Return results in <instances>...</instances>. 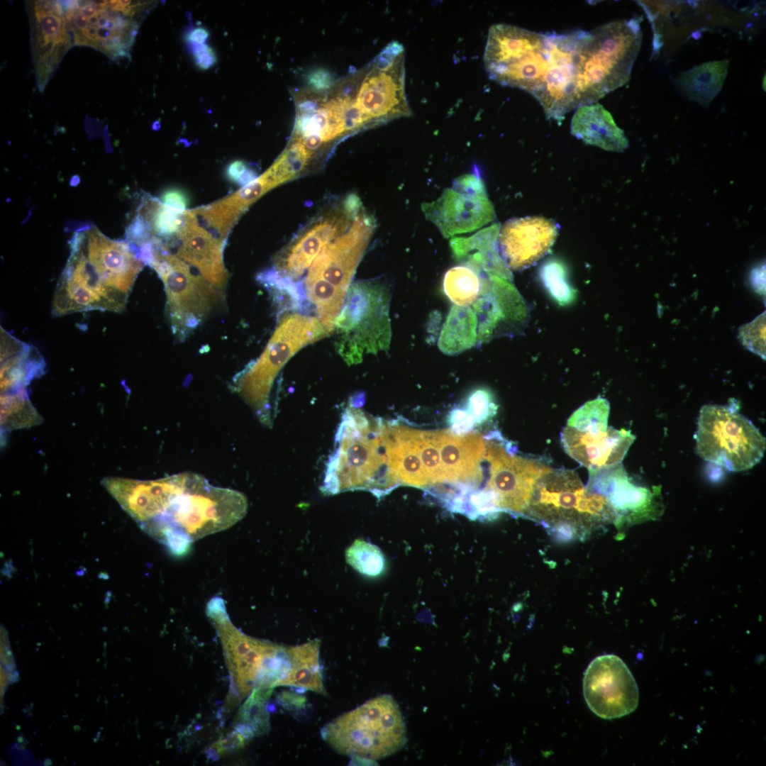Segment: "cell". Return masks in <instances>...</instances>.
<instances>
[{
  "label": "cell",
  "instance_id": "1",
  "mask_svg": "<svg viewBox=\"0 0 766 766\" xmlns=\"http://www.w3.org/2000/svg\"><path fill=\"white\" fill-rule=\"evenodd\" d=\"M594 35L532 32L518 88L535 98L546 116L560 123L569 111L592 103Z\"/></svg>",
  "mask_w": 766,
  "mask_h": 766
},
{
  "label": "cell",
  "instance_id": "2",
  "mask_svg": "<svg viewBox=\"0 0 766 766\" xmlns=\"http://www.w3.org/2000/svg\"><path fill=\"white\" fill-rule=\"evenodd\" d=\"M247 510L243 493L213 486L202 475L184 472L176 474L162 514L142 530L180 556L196 540L235 525Z\"/></svg>",
  "mask_w": 766,
  "mask_h": 766
},
{
  "label": "cell",
  "instance_id": "3",
  "mask_svg": "<svg viewBox=\"0 0 766 766\" xmlns=\"http://www.w3.org/2000/svg\"><path fill=\"white\" fill-rule=\"evenodd\" d=\"M382 425L380 419L372 418L348 404L326 465L321 487L324 494L367 489L380 496L398 485L388 467L380 438Z\"/></svg>",
  "mask_w": 766,
  "mask_h": 766
},
{
  "label": "cell",
  "instance_id": "4",
  "mask_svg": "<svg viewBox=\"0 0 766 766\" xmlns=\"http://www.w3.org/2000/svg\"><path fill=\"white\" fill-rule=\"evenodd\" d=\"M524 514L559 543L584 540L616 518L608 500L587 491L575 472L553 469L537 480Z\"/></svg>",
  "mask_w": 766,
  "mask_h": 766
},
{
  "label": "cell",
  "instance_id": "5",
  "mask_svg": "<svg viewBox=\"0 0 766 766\" xmlns=\"http://www.w3.org/2000/svg\"><path fill=\"white\" fill-rule=\"evenodd\" d=\"M70 256L55 287L51 312L55 316L99 310H125L135 280L106 258L100 248L77 233Z\"/></svg>",
  "mask_w": 766,
  "mask_h": 766
},
{
  "label": "cell",
  "instance_id": "6",
  "mask_svg": "<svg viewBox=\"0 0 766 766\" xmlns=\"http://www.w3.org/2000/svg\"><path fill=\"white\" fill-rule=\"evenodd\" d=\"M373 227L370 216L359 213L348 231L324 246L308 270L301 291L328 335L334 331Z\"/></svg>",
  "mask_w": 766,
  "mask_h": 766
},
{
  "label": "cell",
  "instance_id": "7",
  "mask_svg": "<svg viewBox=\"0 0 766 766\" xmlns=\"http://www.w3.org/2000/svg\"><path fill=\"white\" fill-rule=\"evenodd\" d=\"M322 738L336 753L374 762L401 750L407 741L399 706L389 694L370 699L325 725Z\"/></svg>",
  "mask_w": 766,
  "mask_h": 766
},
{
  "label": "cell",
  "instance_id": "8",
  "mask_svg": "<svg viewBox=\"0 0 766 766\" xmlns=\"http://www.w3.org/2000/svg\"><path fill=\"white\" fill-rule=\"evenodd\" d=\"M316 317L292 313L278 324L260 356L236 374L231 389L249 406L260 422L271 427L270 393L285 364L301 348L327 336Z\"/></svg>",
  "mask_w": 766,
  "mask_h": 766
},
{
  "label": "cell",
  "instance_id": "9",
  "mask_svg": "<svg viewBox=\"0 0 766 766\" xmlns=\"http://www.w3.org/2000/svg\"><path fill=\"white\" fill-rule=\"evenodd\" d=\"M206 611L222 643L234 693L243 698L256 689L282 686L288 672L287 645L252 638L238 630L220 596L208 601Z\"/></svg>",
  "mask_w": 766,
  "mask_h": 766
},
{
  "label": "cell",
  "instance_id": "10",
  "mask_svg": "<svg viewBox=\"0 0 766 766\" xmlns=\"http://www.w3.org/2000/svg\"><path fill=\"white\" fill-rule=\"evenodd\" d=\"M390 296L389 289L380 279L351 284L334 326L338 335L337 350L348 365L361 362L365 353L389 348Z\"/></svg>",
  "mask_w": 766,
  "mask_h": 766
},
{
  "label": "cell",
  "instance_id": "11",
  "mask_svg": "<svg viewBox=\"0 0 766 766\" xmlns=\"http://www.w3.org/2000/svg\"><path fill=\"white\" fill-rule=\"evenodd\" d=\"M150 3L62 1L73 45L91 47L112 60L128 55L141 16Z\"/></svg>",
  "mask_w": 766,
  "mask_h": 766
},
{
  "label": "cell",
  "instance_id": "12",
  "mask_svg": "<svg viewBox=\"0 0 766 766\" xmlns=\"http://www.w3.org/2000/svg\"><path fill=\"white\" fill-rule=\"evenodd\" d=\"M696 453L729 472L750 470L762 458L765 438L755 425L729 406L704 405L695 435Z\"/></svg>",
  "mask_w": 766,
  "mask_h": 766
},
{
  "label": "cell",
  "instance_id": "13",
  "mask_svg": "<svg viewBox=\"0 0 766 766\" xmlns=\"http://www.w3.org/2000/svg\"><path fill=\"white\" fill-rule=\"evenodd\" d=\"M148 265L162 280L166 313L172 333L179 341L195 331L224 299V293L171 253L162 242L153 243Z\"/></svg>",
  "mask_w": 766,
  "mask_h": 766
},
{
  "label": "cell",
  "instance_id": "14",
  "mask_svg": "<svg viewBox=\"0 0 766 766\" xmlns=\"http://www.w3.org/2000/svg\"><path fill=\"white\" fill-rule=\"evenodd\" d=\"M403 45L392 42L357 72L355 106L367 128L412 113L405 91Z\"/></svg>",
  "mask_w": 766,
  "mask_h": 766
},
{
  "label": "cell",
  "instance_id": "15",
  "mask_svg": "<svg viewBox=\"0 0 766 766\" xmlns=\"http://www.w3.org/2000/svg\"><path fill=\"white\" fill-rule=\"evenodd\" d=\"M609 403L588 401L569 418L561 433L565 452L589 471L621 463L635 437L630 431L608 426Z\"/></svg>",
  "mask_w": 766,
  "mask_h": 766
},
{
  "label": "cell",
  "instance_id": "16",
  "mask_svg": "<svg viewBox=\"0 0 766 766\" xmlns=\"http://www.w3.org/2000/svg\"><path fill=\"white\" fill-rule=\"evenodd\" d=\"M583 694L591 711L604 719L625 716L638 704L635 680L615 655H603L592 660L584 672Z\"/></svg>",
  "mask_w": 766,
  "mask_h": 766
},
{
  "label": "cell",
  "instance_id": "17",
  "mask_svg": "<svg viewBox=\"0 0 766 766\" xmlns=\"http://www.w3.org/2000/svg\"><path fill=\"white\" fill-rule=\"evenodd\" d=\"M426 206V213L445 236L477 229L495 216L484 183L477 174L460 177L436 201Z\"/></svg>",
  "mask_w": 766,
  "mask_h": 766
},
{
  "label": "cell",
  "instance_id": "18",
  "mask_svg": "<svg viewBox=\"0 0 766 766\" xmlns=\"http://www.w3.org/2000/svg\"><path fill=\"white\" fill-rule=\"evenodd\" d=\"M485 457L489 465L485 489L496 494L503 511L524 514L537 480L552 468L515 456L501 443L493 440L486 444Z\"/></svg>",
  "mask_w": 766,
  "mask_h": 766
},
{
  "label": "cell",
  "instance_id": "19",
  "mask_svg": "<svg viewBox=\"0 0 766 766\" xmlns=\"http://www.w3.org/2000/svg\"><path fill=\"white\" fill-rule=\"evenodd\" d=\"M32 58L40 91L46 87L67 51L73 46L62 1H30Z\"/></svg>",
  "mask_w": 766,
  "mask_h": 766
},
{
  "label": "cell",
  "instance_id": "20",
  "mask_svg": "<svg viewBox=\"0 0 766 766\" xmlns=\"http://www.w3.org/2000/svg\"><path fill=\"white\" fill-rule=\"evenodd\" d=\"M586 489L604 496L614 510L617 528L654 518L657 493L631 482L621 462L589 471Z\"/></svg>",
  "mask_w": 766,
  "mask_h": 766
},
{
  "label": "cell",
  "instance_id": "21",
  "mask_svg": "<svg viewBox=\"0 0 766 766\" xmlns=\"http://www.w3.org/2000/svg\"><path fill=\"white\" fill-rule=\"evenodd\" d=\"M557 232V225L544 217L510 219L499 229L498 247L501 257L509 270L528 268L548 252Z\"/></svg>",
  "mask_w": 766,
  "mask_h": 766
},
{
  "label": "cell",
  "instance_id": "22",
  "mask_svg": "<svg viewBox=\"0 0 766 766\" xmlns=\"http://www.w3.org/2000/svg\"><path fill=\"white\" fill-rule=\"evenodd\" d=\"M185 222L174 254L218 289H225L229 274L223 262L226 240L213 235L201 226L193 210L185 211Z\"/></svg>",
  "mask_w": 766,
  "mask_h": 766
},
{
  "label": "cell",
  "instance_id": "23",
  "mask_svg": "<svg viewBox=\"0 0 766 766\" xmlns=\"http://www.w3.org/2000/svg\"><path fill=\"white\" fill-rule=\"evenodd\" d=\"M439 448L446 482L477 486L482 479V462L486 456L482 435H453L446 431H432Z\"/></svg>",
  "mask_w": 766,
  "mask_h": 766
},
{
  "label": "cell",
  "instance_id": "24",
  "mask_svg": "<svg viewBox=\"0 0 766 766\" xmlns=\"http://www.w3.org/2000/svg\"><path fill=\"white\" fill-rule=\"evenodd\" d=\"M345 218L329 216L300 235L277 255L272 269L279 276L294 282L300 277L326 245L335 238Z\"/></svg>",
  "mask_w": 766,
  "mask_h": 766
},
{
  "label": "cell",
  "instance_id": "25",
  "mask_svg": "<svg viewBox=\"0 0 766 766\" xmlns=\"http://www.w3.org/2000/svg\"><path fill=\"white\" fill-rule=\"evenodd\" d=\"M413 428L396 421L382 423L380 438L389 472L398 484L417 487L429 485Z\"/></svg>",
  "mask_w": 766,
  "mask_h": 766
},
{
  "label": "cell",
  "instance_id": "26",
  "mask_svg": "<svg viewBox=\"0 0 766 766\" xmlns=\"http://www.w3.org/2000/svg\"><path fill=\"white\" fill-rule=\"evenodd\" d=\"M1 394L26 389L42 374L45 363L38 351L1 328Z\"/></svg>",
  "mask_w": 766,
  "mask_h": 766
},
{
  "label": "cell",
  "instance_id": "27",
  "mask_svg": "<svg viewBox=\"0 0 766 766\" xmlns=\"http://www.w3.org/2000/svg\"><path fill=\"white\" fill-rule=\"evenodd\" d=\"M571 133L584 143L613 152H621L628 145L623 131L611 113L600 104L578 107L571 121Z\"/></svg>",
  "mask_w": 766,
  "mask_h": 766
},
{
  "label": "cell",
  "instance_id": "28",
  "mask_svg": "<svg viewBox=\"0 0 766 766\" xmlns=\"http://www.w3.org/2000/svg\"><path fill=\"white\" fill-rule=\"evenodd\" d=\"M272 188L265 173L236 192L207 206L194 209L221 238L226 239L233 226L248 207Z\"/></svg>",
  "mask_w": 766,
  "mask_h": 766
},
{
  "label": "cell",
  "instance_id": "29",
  "mask_svg": "<svg viewBox=\"0 0 766 766\" xmlns=\"http://www.w3.org/2000/svg\"><path fill=\"white\" fill-rule=\"evenodd\" d=\"M728 60H716L695 66L675 80L686 99L708 106L721 90L728 74Z\"/></svg>",
  "mask_w": 766,
  "mask_h": 766
},
{
  "label": "cell",
  "instance_id": "30",
  "mask_svg": "<svg viewBox=\"0 0 766 766\" xmlns=\"http://www.w3.org/2000/svg\"><path fill=\"white\" fill-rule=\"evenodd\" d=\"M320 647L318 639L298 645H287L289 670L283 686L328 695L320 665Z\"/></svg>",
  "mask_w": 766,
  "mask_h": 766
},
{
  "label": "cell",
  "instance_id": "31",
  "mask_svg": "<svg viewBox=\"0 0 766 766\" xmlns=\"http://www.w3.org/2000/svg\"><path fill=\"white\" fill-rule=\"evenodd\" d=\"M477 320L470 306L454 305L445 321L438 345L445 354L453 355L462 353L476 344Z\"/></svg>",
  "mask_w": 766,
  "mask_h": 766
},
{
  "label": "cell",
  "instance_id": "32",
  "mask_svg": "<svg viewBox=\"0 0 766 766\" xmlns=\"http://www.w3.org/2000/svg\"><path fill=\"white\" fill-rule=\"evenodd\" d=\"M490 275L470 262L453 267L444 275V292L455 305L469 306L479 298Z\"/></svg>",
  "mask_w": 766,
  "mask_h": 766
},
{
  "label": "cell",
  "instance_id": "33",
  "mask_svg": "<svg viewBox=\"0 0 766 766\" xmlns=\"http://www.w3.org/2000/svg\"><path fill=\"white\" fill-rule=\"evenodd\" d=\"M42 421L43 418L30 402L26 389L1 394V427L4 431L29 428Z\"/></svg>",
  "mask_w": 766,
  "mask_h": 766
},
{
  "label": "cell",
  "instance_id": "34",
  "mask_svg": "<svg viewBox=\"0 0 766 766\" xmlns=\"http://www.w3.org/2000/svg\"><path fill=\"white\" fill-rule=\"evenodd\" d=\"M272 689H256L249 695L238 716L237 731L246 739L263 735L270 728L269 715L265 703Z\"/></svg>",
  "mask_w": 766,
  "mask_h": 766
},
{
  "label": "cell",
  "instance_id": "35",
  "mask_svg": "<svg viewBox=\"0 0 766 766\" xmlns=\"http://www.w3.org/2000/svg\"><path fill=\"white\" fill-rule=\"evenodd\" d=\"M185 211L175 210L157 199L148 198L143 201L139 213L149 223L155 236L157 235L168 240L176 238L182 231L185 222Z\"/></svg>",
  "mask_w": 766,
  "mask_h": 766
},
{
  "label": "cell",
  "instance_id": "36",
  "mask_svg": "<svg viewBox=\"0 0 766 766\" xmlns=\"http://www.w3.org/2000/svg\"><path fill=\"white\" fill-rule=\"evenodd\" d=\"M345 560L361 574L376 577L384 573L385 557L379 547L362 539H356L345 550Z\"/></svg>",
  "mask_w": 766,
  "mask_h": 766
},
{
  "label": "cell",
  "instance_id": "37",
  "mask_svg": "<svg viewBox=\"0 0 766 766\" xmlns=\"http://www.w3.org/2000/svg\"><path fill=\"white\" fill-rule=\"evenodd\" d=\"M311 155L301 142L293 139L277 161L266 172L273 187L299 174Z\"/></svg>",
  "mask_w": 766,
  "mask_h": 766
},
{
  "label": "cell",
  "instance_id": "38",
  "mask_svg": "<svg viewBox=\"0 0 766 766\" xmlns=\"http://www.w3.org/2000/svg\"><path fill=\"white\" fill-rule=\"evenodd\" d=\"M413 435L429 484L446 482L439 448L432 431L413 429Z\"/></svg>",
  "mask_w": 766,
  "mask_h": 766
},
{
  "label": "cell",
  "instance_id": "39",
  "mask_svg": "<svg viewBox=\"0 0 766 766\" xmlns=\"http://www.w3.org/2000/svg\"><path fill=\"white\" fill-rule=\"evenodd\" d=\"M540 278L553 298L560 304L573 300V290L567 280L563 265L557 260H550L540 269Z\"/></svg>",
  "mask_w": 766,
  "mask_h": 766
},
{
  "label": "cell",
  "instance_id": "40",
  "mask_svg": "<svg viewBox=\"0 0 766 766\" xmlns=\"http://www.w3.org/2000/svg\"><path fill=\"white\" fill-rule=\"evenodd\" d=\"M739 337L742 343L752 352L765 359V312L753 321L740 328Z\"/></svg>",
  "mask_w": 766,
  "mask_h": 766
},
{
  "label": "cell",
  "instance_id": "41",
  "mask_svg": "<svg viewBox=\"0 0 766 766\" xmlns=\"http://www.w3.org/2000/svg\"><path fill=\"white\" fill-rule=\"evenodd\" d=\"M467 407L474 423L478 424L494 416L497 409L492 395L485 389H477L470 394L467 399Z\"/></svg>",
  "mask_w": 766,
  "mask_h": 766
},
{
  "label": "cell",
  "instance_id": "42",
  "mask_svg": "<svg viewBox=\"0 0 766 766\" xmlns=\"http://www.w3.org/2000/svg\"><path fill=\"white\" fill-rule=\"evenodd\" d=\"M127 235L129 241L138 247L155 237L150 225L139 212L129 225Z\"/></svg>",
  "mask_w": 766,
  "mask_h": 766
},
{
  "label": "cell",
  "instance_id": "43",
  "mask_svg": "<svg viewBox=\"0 0 766 766\" xmlns=\"http://www.w3.org/2000/svg\"><path fill=\"white\" fill-rule=\"evenodd\" d=\"M449 422L452 431L459 435L471 431L475 424L471 413L462 409H453L450 413Z\"/></svg>",
  "mask_w": 766,
  "mask_h": 766
},
{
  "label": "cell",
  "instance_id": "44",
  "mask_svg": "<svg viewBox=\"0 0 766 766\" xmlns=\"http://www.w3.org/2000/svg\"><path fill=\"white\" fill-rule=\"evenodd\" d=\"M161 201L166 206L179 211H185L188 199L185 193L177 189H170L161 196Z\"/></svg>",
  "mask_w": 766,
  "mask_h": 766
},
{
  "label": "cell",
  "instance_id": "45",
  "mask_svg": "<svg viewBox=\"0 0 766 766\" xmlns=\"http://www.w3.org/2000/svg\"><path fill=\"white\" fill-rule=\"evenodd\" d=\"M194 56L196 65L201 70L210 68L216 61L213 50L206 44L196 45L194 50Z\"/></svg>",
  "mask_w": 766,
  "mask_h": 766
},
{
  "label": "cell",
  "instance_id": "46",
  "mask_svg": "<svg viewBox=\"0 0 766 766\" xmlns=\"http://www.w3.org/2000/svg\"><path fill=\"white\" fill-rule=\"evenodd\" d=\"M248 167L244 162L236 160L231 162L226 170V176L232 182H237L240 180Z\"/></svg>",
  "mask_w": 766,
  "mask_h": 766
},
{
  "label": "cell",
  "instance_id": "47",
  "mask_svg": "<svg viewBox=\"0 0 766 766\" xmlns=\"http://www.w3.org/2000/svg\"><path fill=\"white\" fill-rule=\"evenodd\" d=\"M208 36V31L204 28L199 27L190 31L187 35V39L189 43L196 46L205 44Z\"/></svg>",
  "mask_w": 766,
  "mask_h": 766
},
{
  "label": "cell",
  "instance_id": "48",
  "mask_svg": "<svg viewBox=\"0 0 766 766\" xmlns=\"http://www.w3.org/2000/svg\"><path fill=\"white\" fill-rule=\"evenodd\" d=\"M765 267H761L760 268H756L753 270L751 274V278L752 282L756 289H760L762 291L763 288L765 289Z\"/></svg>",
  "mask_w": 766,
  "mask_h": 766
}]
</instances>
